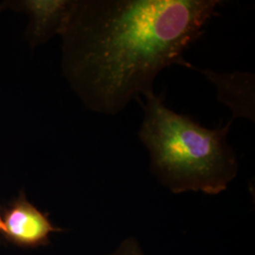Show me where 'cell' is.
Returning a JSON list of instances; mask_svg holds the SVG:
<instances>
[{"label":"cell","instance_id":"1","mask_svg":"<svg viewBox=\"0 0 255 255\" xmlns=\"http://www.w3.org/2000/svg\"><path fill=\"white\" fill-rule=\"evenodd\" d=\"M219 0L76 1L63 36L67 80L89 109L114 116L153 92L217 14Z\"/></svg>","mask_w":255,"mask_h":255},{"label":"cell","instance_id":"2","mask_svg":"<svg viewBox=\"0 0 255 255\" xmlns=\"http://www.w3.org/2000/svg\"><path fill=\"white\" fill-rule=\"evenodd\" d=\"M144 97L138 136L161 183L175 194L218 195L226 190L238 171L237 156L227 139L232 121L208 128L166 107L154 92Z\"/></svg>","mask_w":255,"mask_h":255},{"label":"cell","instance_id":"3","mask_svg":"<svg viewBox=\"0 0 255 255\" xmlns=\"http://www.w3.org/2000/svg\"><path fill=\"white\" fill-rule=\"evenodd\" d=\"M55 228L46 215L37 209L24 196L14 201L3 217L2 234L21 246L36 247L47 243Z\"/></svg>","mask_w":255,"mask_h":255},{"label":"cell","instance_id":"4","mask_svg":"<svg viewBox=\"0 0 255 255\" xmlns=\"http://www.w3.org/2000/svg\"><path fill=\"white\" fill-rule=\"evenodd\" d=\"M30 19L27 35L32 45L45 43L56 34L63 35L73 13L72 0H25L16 2Z\"/></svg>","mask_w":255,"mask_h":255},{"label":"cell","instance_id":"5","mask_svg":"<svg viewBox=\"0 0 255 255\" xmlns=\"http://www.w3.org/2000/svg\"><path fill=\"white\" fill-rule=\"evenodd\" d=\"M216 85L219 101L233 112L234 119L243 118L255 121V76L248 72L219 73L201 70Z\"/></svg>","mask_w":255,"mask_h":255},{"label":"cell","instance_id":"6","mask_svg":"<svg viewBox=\"0 0 255 255\" xmlns=\"http://www.w3.org/2000/svg\"><path fill=\"white\" fill-rule=\"evenodd\" d=\"M109 255H144L138 242L134 238H128Z\"/></svg>","mask_w":255,"mask_h":255},{"label":"cell","instance_id":"7","mask_svg":"<svg viewBox=\"0 0 255 255\" xmlns=\"http://www.w3.org/2000/svg\"><path fill=\"white\" fill-rule=\"evenodd\" d=\"M3 232V218L0 215V234H2Z\"/></svg>","mask_w":255,"mask_h":255}]
</instances>
